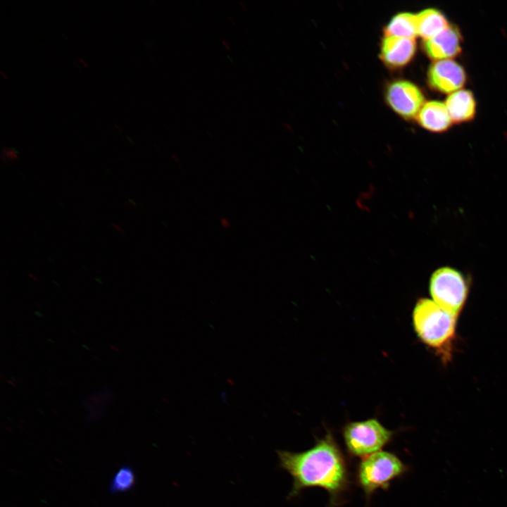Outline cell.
Masks as SVG:
<instances>
[{
    "label": "cell",
    "instance_id": "1",
    "mask_svg": "<svg viewBox=\"0 0 507 507\" xmlns=\"http://www.w3.org/2000/svg\"><path fill=\"white\" fill-rule=\"evenodd\" d=\"M279 465L292 477L291 500L311 487L325 490L330 507H339L346 501L352 484L347 458L333 434L327 431L316 438L314 445L301 452L277 450Z\"/></svg>",
    "mask_w": 507,
    "mask_h": 507
},
{
    "label": "cell",
    "instance_id": "2",
    "mask_svg": "<svg viewBox=\"0 0 507 507\" xmlns=\"http://www.w3.org/2000/svg\"><path fill=\"white\" fill-rule=\"evenodd\" d=\"M413 323L421 341L448 361L455 338L456 318L434 301L424 298L419 299L413 308Z\"/></svg>",
    "mask_w": 507,
    "mask_h": 507
},
{
    "label": "cell",
    "instance_id": "3",
    "mask_svg": "<svg viewBox=\"0 0 507 507\" xmlns=\"http://www.w3.org/2000/svg\"><path fill=\"white\" fill-rule=\"evenodd\" d=\"M408 470L395 453L380 451L361 459L356 468L355 482L368 503L375 492L388 489L394 480L402 477Z\"/></svg>",
    "mask_w": 507,
    "mask_h": 507
},
{
    "label": "cell",
    "instance_id": "4",
    "mask_svg": "<svg viewBox=\"0 0 507 507\" xmlns=\"http://www.w3.org/2000/svg\"><path fill=\"white\" fill-rule=\"evenodd\" d=\"M345 449L351 458H363L382 451L394 438L395 432L377 418L347 423L342 428Z\"/></svg>",
    "mask_w": 507,
    "mask_h": 507
},
{
    "label": "cell",
    "instance_id": "5",
    "mask_svg": "<svg viewBox=\"0 0 507 507\" xmlns=\"http://www.w3.org/2000/svg\"><path fill=\"white\" fill-rule=\"evenodd\" d=\"M429 289L433 301L444 311L456 318L467 300L468 280L458 270L444 266L432 273Z\"/></svg>",
    "mask_w": 507,
    "mask_h": 507
},
{
    "label": "cell",
    "instance_id": "6",
    "mask_svg": "<svg viewBox=\"0 0 507 507\" xmlns=\"http://www.w3.org/2000/svg\"><path fill=\"white\" fill-rule=\"evenodd\" d=\"M386 100L389 106L404 118L417 117L425 104L421 90L406 80L391 83L386 91Z\"/></svg>",
    "mask_w": 507,
    "mask_h": 507
},
{
    "label": "cell",
    "instance_id": "7",
    "mask_svg": "<svg viewBox=\"0 0 507 507\" xmlns=\"http://www.w3.org/2000/svg\"><path fill=\"white\" fill-rule=\"evenodd\" d=\"M427 81L433 89L451 94L464 86L466 74L463 68L451 59L436 61L430 66Z\"/></svg>",
    "mask_w": 507,
    "mask_h": 507
},
{
    "label": "cell",
    "instance_id": "8",
    "mask_svg": "<svg viewBox=\"0 0 507 507\" xmlns=\"http://www.w3.org/2000/svg\"><path fill=\"white\" fill-rule=\"evenodd\" d=\"M462 37L459 30L452 25L435 36L424 40L423 49L427 55L435 60H447L461 52Z\"/></svg>",
    "mask_w": 507,
    "mask_h": 507
},
{
    "label": "cell",
    "instance_id": "9",
    "mask_svg": "<svg viewBox=\"0 0 507 507\" xmlns=\"http://www.w3.org/2000/svg\"><path fill=\"white\" fill-rule=\"evenodd\" d=\"M415 51V38L384 37L380 48V58L388 66L400 68L411 61Z\"/></svg>",
    "mask_w": 507,
    "mask_h": 507
},
{
    "label": "cell",
    "instance_id": "10",
    "mask_svg": "<svg viewBox=\"0 0 507 507\" xmlns=\"http://www.w3.org/2000/svg\"><path fill=\"white\" fill-rule=\"evenodd\" d=\"M416 118L423 128L434 132H444L452 123L445 104L438 101L425 103Z\"/></svg>",
    "mask_w": 507,
    "mask_h": 507
},
{
    "label": "cell",
    "instance_id": "11",
    "mask_svg": "<svg viewBox=\"0 0 507 507\" xmlns=\"http://www.w3.org/2000/svg\"><path fill=\"white\" fill-rule=\"evenodd\" d=\"M444 104L452 123L468 122L475 116L476 102L469 90L460 89L450 94Z\"/></svg>",
    "mask_w": 507,
    "mask_h": 507
},
{
    "label": "cell",
    "instance_id": "12",
    "mask_svg": "<svg viewBox=\"0 0 507 507\" xmlns=\"http://www.w3.org/2000/svg\"><path fill=\"white\" fill-rule=\"evenodd\" d=\"M416 15L418 35L424 40L435 36L449 25L444 15L434 8L425 9Z\"/></svg>",
    "mask_w": 507,
    "mask_h": 507
},
{
    "label": "cell",
    "instance_id": "13",
    "mask_svg": "<svg viewBox=\"0 0 507 507\" xmlns=\"http://www.w3.org/2000/svg\"><path fill=\"white\" fill-rule=\"evenodd\" d=\"M385 37L415 38L418 35L417 15L408 12L394 15L384 28Z\"/></svg>",
    "mask_w": 507,
    "mask_h": 507
},
{
    "label": "cell",
    "instance_id": "14",
    "mask_svg": "<svg viewBox=\"0 0 507 507\" xmlns=\"http://www.w3.org/2000/svg\"><path fill=\"white\" fill-rule=\"evenodd\" d=\"M136 484V475L130 465H123L112 477L109 491L112 494L124 493L132 489Z\"/></svg>",
    "mask_w": 507,
    "mask_h": 507
},
{
    "label": "cell",
    "instance_id": "15",
    "mask_svg": "<svg viewBox=\"0 0 507 507\" xmlns=\"http://www.w3.org/2000/svg\"><path fill=\"white\" fill-rule=\"evenodd\" d=\"M112 226H113L114 228H115L117 230H118V232H120V233L124 234L123 230L118 225L113 223V224H112Z\"/></svg>",
    "mask_w": 507,
    "mask_h": 507
},
{
    "label": "cell",
    "instance_id": "16",
    "mask_svg": "<svg viewBox=\"0 0 507 507\" xmlns=\"http://www.w3.org/2000/svg\"><path fill=\"white\" fill-rule=\"evenodd\" d=\"M222 43H223V44L225 46L226 49H230V44H228V42H227V41H225V40H222Z\"/></svg>",
    "mask_w": 507,
    "mask_h": 507
},
{
    "label": "cell",
    "instance_id": "17",
    "mask_svg": "<svg viewBox=\"0 0 507 507\" xmlns=\"http://www.w3.org/2000/svg\"><path fill=\"white\" fill-rule=\"evenodd\" d=\"M228 19L230 20V22L232 23V24H233V25L235 24V23H234V21L233 20V19H232V18L231 16L229 15V16H228Z\"/></svg>",
    "mask_w": 507,
    "mask_h": 507
},
{
    "label": "cell",
    "instance_id": "18",
    "mask_svg": "<svg viewBox=\"0 0 507 507\" xmlns=\"http://www.w3.org/2000/svg\"><path fill=\"white\" fill-rule=\"evenodd\" d=\"M239 4L241 5V6L243 8V9H244V11H246V8H245V6H244V4L243 3H242L241 1H239Z\"/></svg>",
    "mask_w": 507,
    "mask_h": 507
}]
</instances>
